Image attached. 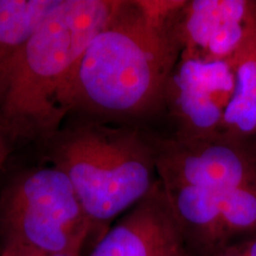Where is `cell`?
Segmentation results:
<instances>
[{
	"instance_id": "cell-8",
	"label": "cell",
	"mask_w": 256,
	"mask_h": 256,
	"mask_svg": "<svg viewBox=\"0 0 256 256\" xmlns=\"http://www.w3.org/2000/svg\"><path fill=\"white\" fill-rule=\"evenodd\" d=\"M89 256H188L159 180L142 200L102 234Z\"/></svg>"
},
{
	"instance_id": "cell-7",
	"label": "cell",
	"mask_w": 256,
	"mask_h": 256,
	"mask_svg": "<svg viewBox=\"0 0 256 256\" xmlns=\"http://www.w3.org/2000/svg\"><path fill=\"white\" fill-rule=\"evenodd\" d=\"M174 31L183 60H230L256 34V2L191 0L174 14Z\"/></svg>"
},
{
	"instance_id": "cell-4",
	"label": "cell",
	"mask_w": 256,
	"mask_h": 256,
	"mask_svg": "<svg viewBox=\"0 0 256 256\" xmlns=\"http://www.w3.org/2000/svg\"><path fill=\"white\" fill-rule=\"evenodd\" d=\"M4 246L81 255L94 232L75 188L54 166L16 176L0 196Z\"/></svg>"
},
{
	"instance_id": "cell-14",
	"label": "cell",
	"mask_w": 256,
	"mask_h": 256,
	"mask_svg": "<svg viewBox=\"0 0 256 256\" xmlns=\"http://www.w3.org/2000/svg\"><path fill=\"white\" fill-rule=\"evenodd\" d=\"M0 256H17L14 252H11L8 248H2V252H0Z\"/></svg>"
},
{
	"instance_id": "cell-2",
	"label": "cell",
	"mask_w": 256,
	"mask_h": 256,
	"mask_svg": "<svg viewBox=\"0 0 256 256\" xmlns=\"http://www.w3.org/2000/svg\"><path fill=\"white\" fill-rule=\"evenodd\" d=\"M122 0H58L0 84V128L11 144L46 142L66 121L60 98L90 42Z\"/></svg>"
},
{
	"instance_id": "cell-11",
	"label": "cell",
	"mask_w": 256,
	"mask_h": 256,
	"mask_svg": "<svg viewBox=\"0 0 256 256\" xmlns=\"http://www.w3.org/2000/svg\"><path fill=\"white\" fill-rule=\"evenodd\" d=\"M241 256H256V234L232 243Z\"/></svg>"
},
{
	"instance_id": "cell-6",
	"label": "cell",
	"mask_w": 256,
	"mask_h": 256,
	"mask_svg": "<svg viewBox=\"0 0 256 256\" xmlns=\"http://www.w3.org/2000/svg\"><path fill=\"white\" fill-rule=\"evenodd\" d=\"M234 92L235 74L230 60L179 58L166 86L164 108L177 124V134L212 136L222 132Z\"/></svg>"
},
{
	"instance_id": "cell-12",
	"label": "cell",
	"mask_w": 256,
	"mask_h": 256,
	"mask_svg": "<svg viewBox=\"0 0 256 256\" xmlns=\"http://www.w3.org/2000/svg\"><path fill=\"white\" fill-rule=\"evenodd\" d=\"M2 248L10 249V250L14 252L17 256H81L74 254H66V252H43L23 247H17V246H4Z\"/></svg>"
},
{
	"instance_id": "cell-13",
	"label": "cell",
	"mask_w": 256,
	"mask_h": 256,
	"mask_svg": "<svg viewBox=\"0 0 256 256\" xmlns=\"http://www.w3.org/2000/svg\"><path fill=\"white\" fill-rule=\"evenodd\" d=\"M11 142H10L8 138L5 136V133L0 128V171H2V166H4L10 153H11Z\"/></svg>"
},
{
	"instance_id": "cell-9",
	"label": "cell",
	"mask_w": 256,
	"mask_h": 256,
	"mask_svg": "<svg viewBox=\"0 0 256 256\" xmlns=\"http://www.w3.org/2000/svg\"><path fill=\"white\" fill-rule=\"evenodd\" d=\"M58 0H0V84Z\"/></svg>"
},
{
	"instance_id": "cell-5",
	"label": "cell",
	"mask_w": 256,
	"mask_h": 256,
	"mask_svg": "<svg viewBox=\"0 0 256 256\" xmlns=\"http://www.w3.org/2000/svg\"><path fill=\"white\" fill-rule=\"evenodd\" d=\"M158 180L214 192L256 186V136H153Z\"/></svg>"
},
{
	"instance_id": "cell-3",
	"label": "cell",
	"mask_w": 256,
	"mask_h": 256,
	"mask_svg": "<svg viewBox=\"0 0 256 256\" xmlns=\"http://www.w3.org/2000/svg\"><path fill=\"white\" fill-rule=\"evenodd\" d=\"M44 158L68 177L94 232L142 200L158 184L151 134L132 124L66 119Z\"/></svg>"
},
{
	"instance_id": "cell-1",
	"label": "cell",
	"mask_w": 256,
	"mask_h": 256,
	"mask_svg": "<svg viewBox=\"0 0 256 256\" xmlns=\"http://www.w3.org/2000/svg\"><path fill=\"white\" fill-rule=\"evenodd\" d=\"M182 2H124L90 42L64 89L66 119L106 124L164 108L168 81L180 56L174 14Z\"/></svg>"
},
{
	"instance_id": "cell-10",
	"label": "cell",
	"mask_w": 256,
	"mask_h": 256,
	"mask_svg": "<svg viewBox=\"0 0 256 256\" xmlns=\"http://www.w3.org/2000/svg\"><path fill=\"white\" fill-rule=\"evenodd\" d=\"M230 62L235 74V92L220 133L256 136V34Z\"/></svg>"
}]
</instances>
